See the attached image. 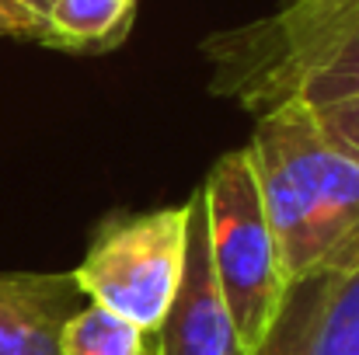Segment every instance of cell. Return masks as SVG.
<instances>
[{
	"mask_svg": "<svg viewBox=\"0 0 359 355\" xmlns=\"http://www.w3.org/2000/svg\"><path fill=\"white\" fill-rule=\"evenodd\" d=\"M314 116L321 122L325 136L335 146H342L349 157L359 160V95L332 102V105H321V109H314Z\"/></svg>",
	"mask_w": 359,
	"mask_h": 355,
	"instance_id": "obj_11",
	"label": "cell"
},
{
	"mask_svg": "<svg viewBox=\"0 0 359 355\" xmlns=\"http://www.w3.org/2000/svg\"><path fill=\"white\" fill-rule=\"evenodd\" d=\"M189 216L192 195L182 206L119 213L98 223L74 268L81 296L126 317L143 335L157 331L182 282Z\"/></svg>",
	"mask_w": 359,
	"mask_h": 355,
	"instance_id": "obj_3",
	"label": "cell"
},
{
	"mask_svg": "<svg viewBox=\"0 0 359 355\" xmlns=\"http://www.w3.org/2000/svg\"><path fill=\"white\" fill-rule=\"evenodd\" d=\"M300 355H359V265L321 282Z\"/></svg>",
	"mask_w": 359,
	"mask_h": 355,
	"instance_id": "obj_7",
	"label": "cell"
},
{
	"mask_svg": "<svg viewBox=\"0 0 359 355\" xmlns=\"http://www.w3.org/2000/svg\"><path fill=\"white\" fill-rule=\"evenodd\" d=\"M359 95V28L353 35H346L297 88V102L311 105V109H321V105H332V102H342V98H353Z\"/></svg>",
	"mask_w": 359,
	"mask_h": 355,
	"instance_id": "obj_9",
	"label": "cell"
},
{
	"mask_svg": "<svg viewBox=\"0 0 359 355\" xmlns=\"http://www.w3.org/2000/svg\"><path fill=\"white\" fill-rule=\"evenodd\" d=\"M77 296L74 272H4L0 355H60V331Z\"/></svg>",
	"mask_w": 359,
	"mask_h": 355,
	"instance_id": "obj_5",
	"label": "cell"
},
{
	"mask_svg": "<svg viewBox=\"0 0 359 355\" xmlns=\"http://www.w3.org/2000/svg\"><path fill=\"white\" fill-rule=\"evenodd\" d=\"M60 355H147V342L126 317L88 303L67 317L60 331Z\"/></svg>",
	"mask_w": 359,
	"mask_h": 355,
	"instance_id": "obj_8",
	"label": "cell"
},
{
	"mask_svg": "<svg viewBox=\"0 0 359 355\" xmlns=\"http://www.w3.org/2000/svg\"><path fill=\"white\" fill-rule=\"evenodd\" d=\"M199 195L206 216L210 265L231 310L241 352L251 355L272 331L290 286L279 268L276 237L262 209L248 146L227 150L210 167Z\"/></svg>",
	"mask_w": 359,
	"mask_h": 355,
	"instance_id": "obj_2",
	"label": "cell"
},
{
	"mask_svg": "<svg viewBox=\"0 0 359 355\" xmlns=\"http://www.w3.org/2000/svg\"><path fill=\"white\" fill-rule=\"evenodd\" d=\"M325 279H311V282H297L286 293V303L272 324V331L265 335V342L251 355H300L304 352V338L311 328V314L318 307V293H321Z\"/></svg>",
	"mask_w": 359,
	"mask_h": 355,
	"instance_id": "obj_10",
	"label": "cell"
},
{
	"mask_svg": "<svg viewBox=\"0 0 359 355\" xmlns=\"http://www.w3.org/2000/svg\"><path fill=\"white\" fill-rule=\"evenodd\" d=\"M248 157L286 286L359 265V160L325 136L311 105L262 112Z\"/></svg>",
	"mask_w": 359,
	"mask_h": 355,
	"instance_id": "obj_1",
	"label": "cell"
},
{
	"mask_svg": "<svg viewBox=\"0 0 359 355\" xmlns=\"http://www.w3.org/2000/svg\"><path fill=\"white\" fill-rule=\"evenodd\" d=\"M39 35V18H32L14 0H0V39H32Z\"/></svg>",
	"mask_w": 359,
	"mask_h": 355,
	"instance_id": "obj_12",
	"label": "cell"
},
{
	"mask_svg": "<svg viewBox=\"0 0 359 355\" xmlns=\"http://www.w3.org/2000/svg\"><path fill=\"white\" fill-rule=\"evenodd\" d=\"M154 335H157L154 355H244L234 321H231V310L220 296V286H217V275L210 265L206 216H203L199 188L192 192L182 282H178L175 300H171V307Z\"/></svg>",
	"mask_w": 359,
	"mask_h": 355,
	"instance_id": "obj_4",
	"label": "cell"
},
{
	"mask_svg": "<svg viewBox=\"0 0 359 355\" xmlns=\"http://www.w3.org/2000/svg\"><path fill=\"white\" fill-rule=\"evenodd\" d=\"M18 7H25L32 18H39V25H42V18H46V11L53 7V0H14Z\"/></svg>",
	"mask_w": 359,
	"mask_h": 355,
	"instance_id": "obj_13",
	"label": "cell"
},
{
	"mask_svg": "<svg viewBox=\"0 0 359 355\" xmlns=\"http://www.w3.org/2000/svg\"><path fill=\"white\" fill-rule=\"evenodd\" d=\"M136 0H53L35 42L63 53L119 49L133 28Z\"/></svg>",
	"mask_w": 359,
	"mask_h": 355,
	"instance_id": "obj_6",
	"label": "cell"
}]
</instances>
